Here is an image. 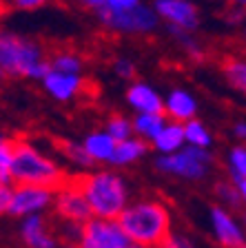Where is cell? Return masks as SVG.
I'll use <instances>...</instances> for the list:
<instances>
[{
  "instance_id": "8992f818",
  "label": "cell",
  "mask_w": 246,
  "mask_h": 248,
  "mask_svg": "<svg viewBox=\"0 0 246 248\" xmlns=\"http://www.w3.org/2000/svg\"><path fill=\"white\" fill-rule=\"evenodd\" d=\"M155 166L169 175H178L184 180H202L209 175L211 166H213V155L209 153V149L186 144L173 155H160L155 160Z\"/></svg>"
},
{
  "instance_id": "4dcf8cb0",
  "label": "cell",
  "mask_w": 246,
  "mask_h": 248,
  "mask_svg": "<svg viewBox=\"0 0 246 248\" xmlns=\"http://www.w3.org/2000/svg\"><path fill=\"white\" fill-rule=\"evenodd\" d=\"M14 9H20V11H33V9H40L45 7L47 2H51V0H7Z\"/></svg>"
},
{
  "instance_id": "d6a6232c",
  "label": "cell",
  "mask_w": 246,
  "mask_h": 248,
  "mask_svg": "<svg viewBox=\"0 0 246 248\" xmlns=\"http://www.w3.org/2000/svg\"><path fill=\"white\" fill-rule=\"evenodd\" d=\"M160 248H193V246H191V244L186 242V239H182V237H175V235H171V237L166 239V242H164Z\"/></svg>"
},
{
  "instance_id": "f1b7e54d",
  "label": "cell",
  "mask_w": 246,
  "mask_h": 248,
  "mask_svg": "<svg viewBox=\"0 0 246 248\" xmlns=\"http://www.w3.org/2000/svg\"><path fill=\"white\" fill-rule=\"evenodd\" d=\"M135 62L133 60H129V58H118V60L113 62V73L118 78H122V80H131L133 82V78H135Z\"/></svg>"
},
{
  "instance_id": "f546056e",
  "label": "cell",
  "mask_w": 246,
  "mask_h": 248,
  "mask_svg": "<svg viewBox=\"0 0 246 248\" xmlns=\"http://www.w3.org/2000/svg\"><path fill=\"white\" fill-rule=\"evenodd\" d=\"M142 5V0H104V7L111 11H131Z\"/></svg>"
},
{
  "instance_id": "7a4b0ae2",
  "label": "cell",
  "mask_w": 246,
  "mask_h": 248,
  "mask_svg": "<svg viewBox=\"0 0 246 248\" xmlns=\"http://www.w3.org/2000/svg\"><path fill=\"white\" fill-rule=\"evenodd\" d=\"M118 222L129 239L142 248H160L171 237L169 208L158 200H144L127 206Z\"/></svg>"
},
{
  "instance_id": "8d00e7d4",
  "label": "cell",
  "mask_w": 246,
  "mask_h": 248,
  "mask_svg": "<svg viewBox=\"0 0 246 248\" xmlns=\"http://www.w3.org/2000/svg\"><path fill=\"white\" fill-rule=\"evenodd\" d=\"M229 5L237 7V9H242V11H246V0H229Z\"/></svg>"
},
{
  "instance_id": "7402d4cb",
  "label": "cell",
  "mask_w": 246,
  "mask_h": 248,
  "mask_svg": "<svg viewBox=\"0 0 246 248\" xmlns=\"http://www.w3.org/2000/svg\"><path fill=\"white\" fill-rule=\"evenodd\" d=\"M222 71H224L226 80L237 89V91H244L246 93V60L244 58H226L222 62Z\"/></svg>"
},
{
  "instance_id": "d590c367",
  "label": "cell",
  "mask_w": 246,
  "mask_h": 248,
  "mask_svg": "<svg viewBox=\"0 0 246 248\" xmlns=\"http://www.w3.org/2000/svg\"><path fill=\"white\" fill-rule=\"evenodd\" d=\"M235 184H237V188H240V195H242V200H244V204H246V177L235 180Z\"/></svg>"
},
{
  "instance_id": "1f68e13d",
  "label": "cell",
  "mask_w": 246,
  "mask_h": 248,
  "mask_svg": "<svg viewBox=\"0 0 246 248\" xmlns=\"http://www.w3.org/2000/svg\"><path fill=\"white\" fill-rule=\"evenodd\" d=\"M11 195H14V188H9V184L0 186V208H2V213H7V208H9Z\"/></svg>"
},
{
  "instance_id": "9a60e30c",
  "label": "cell",
  "mask_w": 246,
  "mask_h": 248,
  "mask_svg": "<svg viewBox=\"0 0 246 248\" xmlns=\"http://www.w3.org/2000/svg\"><path fill=\"white\" fill-rule=\"evenodd\" d=\"M22 239L27 248H56V239L51 237L49 224L42 215H29L22 224Z\"/></svg>"
},
{
  "instance_id": "4316f807",
  "label": "cell",
  "mask_w": 246,
  "mask_h": 248,
  "mask_svg": "<svg viewBox=\"0 0 246 248\" xmlns=\"http://www.w3.org/2000/svg\"><path fill=\"white\" fill-rule=\"evenodd\" d=\"M229 169H231L233 182L246 177V144H237L229 151Z\"/></svg>"
},
{
  "instance_id": "e575fe53",
  "label": "cell",
  "mask_w": 246,
  "mask_h": 248,
  "mask_svg": "<svg viewBox=\"0 0 246 248\" xmlns=\"http://www.w3.org/2000/svg\"><path fill=\"white\" fill-rule=\"evenodd\" d=\"M233 135H235L237 140H242V142H244V140H246V122H235V124H233Z\"/></svg>"
},
{
  "instance_id": "484cf974",
  "label": "cell",
  "mask_w": 246,
  "mask_h": 248,
  "mask_svg": "<svg viewBox=\"0 0 246 248\" xmlns=\"http://www.w3.org/2000/svg\"><path fill=\"white\" fill-rule=\"evenodd\" d=\"M11 164H14V140L2 138L0 142V184L11 182Z\"/></svg>"
},
{
  "instance_id": "ab89813d",
  "label": "cell",
  "mask_w": 246,
  "mask_h": 248,
  "mask_svg": "<svg viewBox=\"0 0 246 248\" xmlns=\"http://www.w3.org/2000/svg\"><path fill=\"white\" fill-rule=\"evenodd\" d=\"M242 248H246V244H244V246H242Z\"/></svg>"
},
{
  "instance_id": "7c38bea8",
  "label": "cell",
  "mask_w": 246,
  "mask_h": 248,
  "mask_svg": "<svg viewBox=\"0 0 246 248\" xmlns=\"http://www.w3.org/2000/svg\"><path fill=\"white\" fill-rule=\"evenodd\" d=\"M127 102L135 113H164V98L151 84L133 80L127 89Z\"/></svg>"
},
{
  "instance_id": "5b68a950",
  "label": "cell",
  "mask_w": 246,
  "mask_h": 248,
  "mask_svg": "<svg viewBox=\"0 0 246 248\" xmlns=\"http://www.w3.org/2000/svg\"><path fill=\"white\" fill-rule=\"evenodd\" d=\"M98 14V20L102 22L109 31L115 33H133V36H149L158 29L160 16L153 7L140 5L131 11H111L107 7H102Z\"/></svg>"
},
{
  "instance_id": "ffe728a7",
  "label": "cell",
  "mask_w": 246,
  "mask_h": 248,
  "mask_svg": "<svg viewBox=\"0 0 246 248\" xmlns=\"http://www.w3.org/2000/svg\"><path fill=\"white\" fill-rule=\"evenodd\" d=\"M49 60H51L53 71L76 73V76H82V71H84V58L78 51H71V49H60V51H56Z\"/></svg>"
},
{
  "instance_id": "74e56055",
  "label": "cell",
  "mask_w": 246,
  "mask_h": 248,
  "mask_svg": "<svg viewBox=\"0 0 246 248\" xmlns=\"http://www.w3.org/2000/svg\"><path fill=\"white\" fill-rule=\"evenodd\" d=\"M67 248H80V246H76V244H69V246Z\"/></svg>"
},
{
  "instance_id": "9c48e42d",
  "label": "cell",
  "mask_w": 246,
  "mask_h": 248,
  "mask_svg": "<svg viewBox=\"0 0 246 248\" xmlns=\"http://www.w3.org/2000/svg\"><path fill=\"white\" fill-rule=\"evenodd\" d=\"M51 202H56V191H51V188L14 184V195H11V204L7 208V215H14V217L36 215L38 211L49 206Z\"/></svg>"
},
{
  "instance_id": "836d02e7",
  "label": "cell",
  "mask_w": 246,
  "mask_h": 248,
  "mask_svg": "<svg viewBox=\"0 0 246 248\" xmlns=\"http://www.w3.org/2000/svg\"><path fill=\"white\" fill-rule=\"evenodd\" d=\"M78 5L87 7V9H93V11H100L104 7V0H76Z\"/></svg>"
},
{
  "instance_id": "cb8c5ba5",
  "label": "cell",
  "mask_w": 246,
  "mask_h": 248,
  "mask_svg": "<svg viewBox=\"0 0 246 248\" xmlns=\"http://www.w3.org/2000/svg\"><path fill=\"white\" fill-rule=\"evenodd\" d=\"M184 131H186V144L200 146V149H209L213 144V135L200 120H189L184 124Z\"/></svg>"
},
{
  "instance_id": "30bf717a",
  "label": "cell",
  "mask_w": 246,
  "mask_h": 248,
  "mask_svg": "<svg viewBox=\"0 0 246 248\" xmlns=\"http://www.w3.org/2000/svg\"><path fill=\"white\" fill-rule=\"evenodd\" d=\"M153 9L158 11L160 20L166 22V27L191 33L200 27V9L193 0H155Z\"/></svg>"
},
{
  "instance_id": "52a82bcc",
  "label": "cell",
  "mask_w": 246,
  "mask_h": 248,
  "mask_svg": "<svg viewBox=\"0 0 246 248\" xmlns=\"http://www.w3.org/2000/svg\"><path fill=\"white\" fill-rule=\"evenodd\" d=\"M80 248H131L133 242L122 231L118 219H100L93 217L89 224L82 226Z\"/></svg>"
},
{
  "instance_id": "3957f363",
  "label": "cell",
  "mask_w": 246,
  "mask_h": 248,
  "mask_svg": "<svg viewBox=\"0 0 246 248\" xmlns=\"http://www.w3.org/2000/svg\"><path fill=\"white\" fill-rule=\"evenodd\" d=\"M0 71L5 78H27L42 82L51 71V60L38 42L5 31L0 38Z\"/></svg>"
},
{
  "instance_id": "83f0119b",
  "label": "cell",
  "mask_w": 246,
  "mask_h": 248,
  "mask_svg": "<svg viewBox=\"0 0 246 248\" xmlns=\"http://www.w3.org/2000/svg\"><path fill=\"white\" fill-rule=\"evenodd\" d=\"M215 191L231 208H240V204L244 202V200H242V195H240V188H237L235 182H220V184L215 186Z\"/></svg>"
},
{
  "instance_id": "d4e9b609",
  "label": "cell",
  "mask_w": 246,
  "mask_h": 248,
  "mask_svg": "<svg viewBox=\"0 0 246 248\" xmlns=\"http://www.w3.org/2000/svg\"><path fill=\"white\" fill-rule=\"evenodd\" d=\"M169 31H171V36L180 42V46H182L193 60H197V62L204 60V49H202L200 42L195 40V36L191 31H182V29H175V27H169Z\"/></svg>"
},
{
  "instance_id": "2e32d148",
  "label": "cell",
  "mask_w": 246,
  "mask_h": 248,
  "mask_svg": "<svg viewBox=\"0 0 246 248\" xmlns=\"http://www.w3.org/2000/svg\"><path fill=\"white\" fill-rule=\"evenodd\" d=\"M153 149L158 151L160 155H173L178 151H182L186 146V131H184V124L180 122H169L164 124V129L158 133V138L151 142Z\"/></svg>"
},
{
  "instance_id": "6da1fadb",
  "label": "cell",
  "mask_w": 246,
  "mask_h": 248,
  "mask_svg": "<svg viewBox=\"0 0 246 248\" xmlns=\"http://www.w3.org/2000/svg\"><path fill=\"white\" fill-rule=\"evenodd\" d=\"M11 182L29 184L60 191L69 182V175L58 166L56 160L45 155L25 138H14V164H11Z\"/></svg>"
},
{
  "instance_id": "603a6c76",
  "label": "cell",
  "mask_w": 246,
  "mask_h": 248,
  "mask_svg": "<svg viewBox=\"0 0 246 248\" xmlns=\"http://www.w3.org/2000/svg\"><path fill=\"white\" fill-rule=\"evenodd\" d=\"M107 131L109 135H111L115 142H124V140L133 138V120H129L127 115L122 113H111L107 118Z\"/></svg>"
},
{
  "instance_id": "5bb4252c",
  "label": "cell",
  "mask_w": 246,
  "mask_h": 248,
  "mask_svg": "<svg viewBox=\"0 0 246 248\" xmlns=\"http://www.w3.org/2000/svg\"><path fill=\"white\" fill-rule=\"evenodd\" d=\"M211 219H213V231H215L217 242L224 248H242L244 246V235L237 222L231 217V213L224 208L215 206L211 211Z\"/></svg>"
},
{
  "instance_id": "8fae6325",
  "label": "cell",
  "mask_w": 246,
  "mask_h": 248,
  "mask_svg": "<svg viewBox=\"0 0 246 248\" xmlns=\"http://www.w3.org/2000/svg\"><path fill=\"white\" fill-rule=\"evenodd\" d=\"M42 89L58 102H71L87 91V80L76 73H62L51 69L42 80Z\"/></svg>"
},
{
  "instance_id": "d6986e66",
  "label": "cell",
  "mask_w": 246,
  "mask_h": 248,
  "mask_svg": "<svg viewBox=\"0 0 246 248\" xmlns=\"http://www.w3.org/2000/svg\"><path fill=\"white\" fill-rule=\"evenodd\" d=\"M169 122V118L164 113H135L133 118V131L135 138H142L147 142H153L158 133L164 129V124Z\"/></svg>"
},
{
  "instance_id": "ac0fdd59",
  "label": "cell",
  "mask_w": 246,
  "mask_h": 248,
  "mask_svg": "<svg viewBox=\"0 0 246 248\" xmlns=\"http://www.w3.org/2000/svg\"><path fill=\"white\" fill-rule=\"evenodd\" d=\"M149 151V142L142 138H129L124 142H118V149H115V155H113L111 164L115 166H127L138 162L140 157H144Z\"/></svg>"
},
{
  "instance_id": "277c9868",
  "label": "cell",
  "mask_w": 246,
  "mask_h": 248,
  "mask_svg": "<svg viewBox=\"0 0 246 248\" xmlns=\"http://www.w3.org/2000/svg\"><path fill=\"white\" fill-rule=\"evenodd\" d=\"M82 193L87 195L93 217L100 219H120L127 211L129 191L124 180L113 170H96V173H78L73 175Z\"/></svg>"
},
{
  "instance_id": "e0dca14e",
  "label": "cell",
  "mask_w": 246,
  "mask_h": 248,
  "mask_svg": "<svg viewBox=\"0 0 246 248\" xmlns=\"http://www.w3.org/2000/svg\"><path fill=\"white\" fill-rule=\"evenodd\" d=\"M84 149L91 155L93 162H111L113 155H115V149H118V142L107 133V131H93L84 138Z\"/></svg>"
},
{
  "instance_id": "f35d334b",
  "label": "cell",
  "mask_w": 246,
  "mask_h": 248,
  "mask_svg": "<svg viewBox=\"0 0 246 248\" xmlns=\"http://www.w3.org/2000/svg\"><path fill=\"white\" fill-rule=\"evenodd\" d=\"M244 38H246V31H244Z\"/></svg>"
},
{
  "instance_id": "4fadbf2b",
  "label": "cell",
  "mask_w": 246,
  "mask_h": 248,
  "mask_svg": "<svg viewBox=\"0 0 246 248\" xmlns=\"http://www.w3.org/2000/svg\"><path fill=\"white\" fill-rule=\"evenodd\" d=\"M195 113H197V100L186 89H171L169 95L164 98V115L173 122L186 124L189 120H195Z\"/></svg>"
},
{
  "instance_id": "44dd1931",
  "label": "cell",
  "mask_w": 246,
  "mask_h": 248,
  "mask_svg": "<svg viewBox=\"0 0 246 248\" xmlns=\"http://www.w3.org/2000/svg\"><path fill=\"white\" fill-rule=\"evenodd\" d=\"M56 149L60 151V155H65L67 160H71L78 166H91L96 162L91 160V155L87 153L82 142H71V140H56Z\"/></svg>"
},
{
  "instance_id": "ba28073f",
  "label": "cell",
  "mask_w": 246,
  "mask_h": 248,
  "mask_svg": "<svg viewBox=\"0 0 246 248\" xmlns=\"http://www.w3.org/2000/svg\"><path fill=\"white\" fill-rule=\"evenodd\" d=\"M53 204H56V213L62 222L84 226V224H89L93 219V211L89 206L87 195L82 193V188L73 180V175H69V182L56 193Z\"/></svg>"
}]
</instances>
